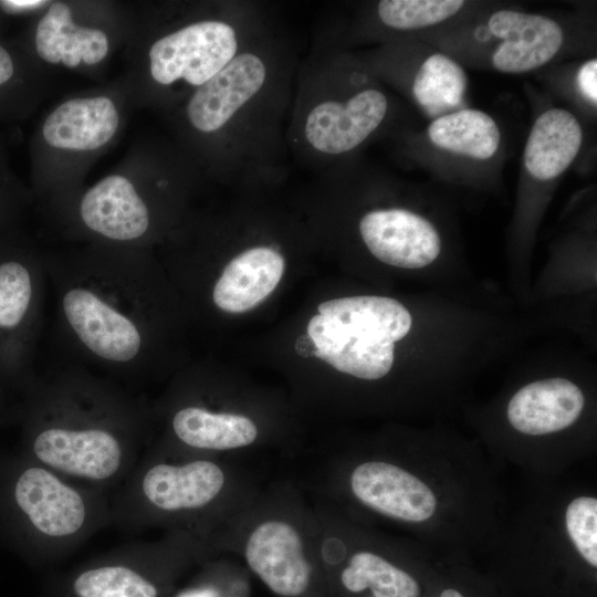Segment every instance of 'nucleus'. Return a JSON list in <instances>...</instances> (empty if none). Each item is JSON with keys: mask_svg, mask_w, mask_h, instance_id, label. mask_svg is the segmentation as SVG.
Here are the masks:
<instances>
[{"mask_svg": "<svg viewBox=\"0 0 597 597\" xmlns=\"http://www.w3.org/2000/svg\"><path fill=\"white\" fill-rule=\"evenodd\" d=\"M45 263L67 362L119 384L150 377L160 363L167 294L146 250L93 243Z\"/></svg>", "mask_w": 597, "mask_h": 597, "instance_id": "nucleus-1", "label": "nucleus"}, {"mask_svg": "<svg viewBox=\"0 0 597 597\" xmlns=\"http://www.w3.org/2000/svg\"><path fill=\"white\" fill-rule=\"evenodd\" d=\"M29 459L112 493L154 440L153 409L108 377L67 362L32 387Z\"/></svg>", "mask_w": 597, "mask_h": 597, "instance_id": "nucleus-2", "label": "nucleus"}, {"mask_svg": "<svg viewBox=\"0 0 597 597\" xmlns=\"http://www.w3.org/2000/svg\"><path fill=\"white\" fill-rule=\"evenodd\" d=\"M240 458L187 453L153 440L109 495L111 525L186 531L208 540L261 488Z\"/></svg>", "mask_w": 597, "mask_h": 597, "instance_id": "nucleus-3", "label": "nucleus"}, {"mask_svg": "<svg viewBox=\"0 0 597 597\" xmlns=\"http://www.w3.org/2000/svg\"><path fill=\"white\" fill-rule=\"evenodd\" d=\"M209 544L214 555L237 558L274 597H329L313 502L290 479L262 485Z\"/></svg>", "mask_w": 597, "mask_h": 597, "instance_id": "nucleus-4", "label": "nucleus"}, {"mask_svg": "<svg viewBox=\"0 0 597 597\" xmlns=\"http://www.w3.org/2000/svg\"><path fill=\"white\" fill-rule=\"evenodd\" d=\"M307 324L314 356L337 371L378 380L394 365L395 343L412 326L409 311L386 296H349L325 301Z\"/></svg>", "mask_w": 597, "mask_h": 597, "instance_id": "nucleus-5", "label": "nucleus"}, {"mask_svg": "<svg viewBox=\"0 0 597 597\" xmlns=\"http://www.w3.org/2000/svg\"><path fill=\"white\" fill-rule=\"evenodd\" d=\"M317 544L329 597H420L418 582L391 546L315 499Z\"/></svg>", "mask_w": 597, "mask_h": 597, "instance_id": "nucleus-6", "label": "nucleus"}, {"mask_svg": "<svg viewBox=\"0 0 597 597\" xmlns=\"http://www.w3.org/2000/svg\"><path fill=\"white\" fill-rule=\"evenodd\" d=\"M212 556L202 536L166 531L157 540L121 545L92 561L71 588L75 597H161L185 569Z\"/></svg>", "mask_w": 597, "mask_h": 597, "instance_id": "nucleus-7", "label": "nucleus"}, {"mask_svg": "<svg viewBox=\"0 0 597 597\" xmlns=\"http://www.w3.org/2000/svg\"><path fill=\"white\" fill-rule=\"evenodd\" d=\"M238 45L235 29L228 22H193L151 44L149 72L163 85L182 80L199 87L238 54Z\"/></svg>", "mask_w": 597, "mask_h": 597, "instance_id": "nucleus-8", "label": "nucleus"}, {"mask_svg": "<svg viewBox=\"0 0 597 597\" xmlns=\"http://www.w3.org/2000/svg\"><path fill=\"white\" fill-rule=\"evenodd\" d=\"M80 228L98 244L144 249L154 216L146 198L125 176L109 175L84 192L76 208Z\"/></svg>", "mask_w": 597, "mask_h": 597, "instance_id": "nucleus-9", "label": "nucleus"}, {"mask_svg": "<svg viewBox=\"0 0 597 597\" xmlns=\"http://www.w3.org/2000/svg\"><path fill=\"white\" fill-rule=\"evenodd\" d=\"M387 109V97L375 88L363 90L346 101L323 100L305 116L304 139L323 155L348 153L378 128Z\"/></svg>", "mask_w": 597, "mask_h": 597, "instance_id": "nucleus-10", "label": "nucleus"}, {"mask_svg": "<svg viewBox=\"0 0 597 597\" xmlns=\"http://www.w3.org/2000/svg\"><path fill=\"white\" fill-rule=\"evenodd\" d=\"M268 70L254 52L238 53L222 70L197 87L187 104V118L198 132L223 128L265 84Z\"/></svg>", "mask_w": 597, "mask_h": 597, "instance_id": "nucleus-11", "label": "nucleus"}, {"mask_svg": "<svg viewBox=\"0 0 597 597\" xmlns=\"http://www.w3.org/2000/svg\"><path fill=\"white\" fill-rule=\"evenodd\" d=\"M359 232L374 256L396 268H425L441 251L436 228L423 217L405 209L367 212L360 219Z\"/></svg>", "mask_w": 597, "mask_h": 597, "instance_id": "nucleus-12", "label": "nucleus"}, {"mask_svg": "<svg viewBox=\"0 0 597 597\" xmlns=\"http://www.w3.org/2000/svg\"><path fill=\"white\" fill-rule=\"evenodd\" d=\"M489 29L502 39L492 56L493 66L505 73L537 69L558 52L564 34L559 24L541 14L500 10L489 20Z\"/></svg>", "mask_w": 597, "mask_h": 597, "instance_id": "nucleus-13", "label": "nucleus"}, {"mask_svg": "<svg viewBox=\"0 0 597 597\" xmlns=\"http://www.w3.org/2000/svg\"><path fill=\"white\" fill-rule=\"evenodd\" d=\"M585 405L584 394L573 381L546 378L520 388L510 399L506 417L521 433L543 436L573 425Z\"/></svg>", "mask_w": 597, "mask_h": 597, "instance_id": "nucleus-14", "label": "nucleus"}, {"mask_svg": "<svg viewBox=\"0 0 597 597\" xmlns=\"http://www.w3.org/2000/svg\"><path fill=\"white\" fill-rule=\"evenodd\" d=\"M284 259L270 247L250 248L230 260L216 280L211 301L220 311L242 313L255 307L279 284Z\"/></svg>", "mask_w": 597, "mask_h": 597, "instance_id": "nucleus-15", "label": "nucleus"}, {"mask_svg": "<svg viewBox=\"0 0 597 597\" xmlns=\"http://www.w3.org/2000/svg\"><path fill=\"white\" fill-rule=\"evenodd\" d=\"M49 277L44 260L0 262V332L19 334L31 347L40 327Z\"/></svg>", "mask_w": 597, "mask_h": 597, "instance_id": "nucleus-16", "label": "nucleus"}, {"mask_svg": "<svg viewBox=\"0 0 597 597\" xmlns=\"http://www.w3.org/2000/svg\"><path fill=\"white\" fill-rule=\"evenodd\" d=\"M119 114L106 96L69 100L45 119L42 134L52 147L86 151L106 145L116 134Z\"/></svg>", "mask_w": 597, "mask_h": 597, "instance_id": "nucleus-17", "label": "nucleus"}, {"mask_svg": "<svg viewBox=\"0 0 597 597\" xmlns=\"http://www.w3.org/2000/svg\"><path fill=\"white\" fill-rule=\"evenodd\" d=\"M35 49L48 63L77 67L104 60L109 42L102 30L76 24L67 4L53 2L38 23Z\"/></svg>", "mask_w": 597, "mask_h": 597, "instance_id": "nucleus-18", "label": "nucleus"}, {"mask_svg": "<svg viewBox=\"0 0 597 597\" xmlns=\"http://www.w3.org/2000/svg\"><path fill=\"white\" fill-rule=\"evenodd\" d=\"M582 142L583 129L572 113L548 109L536 119L528 135L525 168L536 179H553L573 163Z\"/></svg>", "mask_w": 597, "mask_h": 597, "instance_id": "nucleus-19", "label": "nucleus"}, {"mask_svg": "<svg viewBox=\"0 0 597 597\" xmlns=\"http://www.w3.org/2000/svg\"><path fill=\"white\" fill-rule=\"evenodd\" d=\"M428 135L442 149L482 160L498 151L501 139L494 119L479 109L447 113L430 124Z\"/></svg>", "mask_w": 597, "mask_h": 597, "instance_id": "nucleus-20", "label": "nucleus"}, {"mask_svg": "<svg viewBox=\"0 0 597 597\" xmlns=\"http://www.w3.org/2000/svg\"><path fill=\"white\" fill-rule=\"evenodd\" d=\"M467 86L468 77L461 65L444 54L436 53L417 72L412 93L429 115L437 116L458 106Z\"/></svg>", "mask_w": 597, "mask_h": 597, "instance_id": "nucleus-21", "label": "nucleus"}, {"mask_svg": "<svg viewBox=\"0 0 597 597\" xmlns=\"http://www.w3.org/2000/svg\"><path fill=\"white\" fill-rule=\"evenodd\" d=\"M196 582L172 597H250V573L234 557L216 555L200 564Z\"/></svg>", "mask_w": 597, "mask_h": 597, "instance_id": "nucleus-22", "label": "nucleus"}, {"mask_svg": "<svg viewBox=\"0 0 597 597\" xmlns=\"http://www.w3.org/2000/svg\"><path fill=\"white\" fill-rule=\"evenodd\" d=\"M463 4L461 0H383L378 3V15L390 28L411 30L442 22Z\"/></svg>", "mask_w": 597, "mask_h": 597, "instance_id": "nucleus-23", "label": "nucleus"}, {"mask_svg": "<svg viewBox=\"0 0 597 597\" xmlns=\"http://www.w3.org/2000/svg\"><path fill=\"white\" fill-rule=\"evenodd\" d=\"M567 535L577 553L597 567V500L582 495L569 502L565 511Z\"/></svg>", "mask_w": 597, "mask_h": 597, "instance_id": "nucleus-24", "label": "nucleus"}, {"mask_svg": "<svg viewBox=\"0 0 597 597\" xmlns=\"http://www.w3.org/2000/svg\"><path fill=\"white\" fill-rule=\"evenodd\" d=\"M577 84L590 102H597V60H589L578 71Z\"/></svg>", "mask_w": 597, "mask_h": 597, "instance_id": "nucleus-25", "label": "nucleus"}, {"mask_svg": "<svg viewBox=\"0 0 597 597\" xmlns=\"http://www.w3.org/2000/svg\"><path fill=\"white\" fill-rule=\"evenodd\" d=\"M48 1L42 0H4L0 1V6L9 13H21L23 11H32L48 4Z\"/></svg>", "mask_w": 597, "mask_h": 597, "instance_id": "nucleus-26", "label": "nucleus"}, {"mask_svg": "<svg viewBox=\"0 0 597 597\" xmlns=\"http://www.w3.org/2000/svg\"><path fill=\"white\" fill-rule=\"evenodd\" d=\"M13 74V62L7 50L0 45V85L11 78Z\"/></svg>", "mask_w": 597, "mask_h": 597, "instance_id": "nucleus-27", "label": "nucleus"}, {"mask_svg": "<svg viewBox=\"0 0 597 597\" xmlns=\"http://www.w3.org/2000/svg\"><path fill=\"white\" fill-rule=\"evenodd\" d=\"M295 349L303 357H311L315 354L314 343L307 334L297 338Z\"/></svg>", "mask_w": 597, "mask_h": 597, "instance_id": "nucleus-28", "label": "nucleus"}, {"mask_svg": "<svg viewBox=\"0 0 597 597\" xmlns=\"http://www.w3.org/2000/svg\"><path fill=\"white\" fill-rule=\"evenodd\" d=\"M439 597H463L462 594L455 589H444Z\"/></svg>", "mask_w": 597, "mask_h": 597, "instance_id": "nucleus-29", "label": "nucleus"}]
</instances>
